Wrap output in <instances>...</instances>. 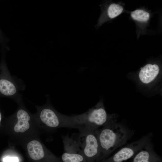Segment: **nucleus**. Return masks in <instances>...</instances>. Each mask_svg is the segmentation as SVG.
Wrapping results in <instances>:
<instances>
[{"label":"nucleus","instance_id":"nucleus-1","mask_svg":"<svg viewBox=\"0 0 162 162\" xmlns=\"http://www.w3.org/2000/svg\"><path fill=\"white\" fill-rule=\"evenodd\" d=\"M100 147V154L97 161L108 158L117 148L125 144L134 132L116 122L94 131Z\"/></svg>","mask_w":162,"mask_h":162},{"label":"nucleus","instance_id":"nucleus-2","mask_svg":"<svg viewBox=\"0 0 162 162\" xmlns=\"http://www.w3.org/2000/svg\"><path fill=\"white\" fill-rule=\"evenodd\" d=\"M74 116L79 131H95L100 127L107 126L116 122L115 117L107 113L101 103H98L84 113Z\"/></svg>","mask_w":162,"mask_h":162},{"label":"nucleus","instance_id":"nucleus-3","mask_svg":"<svg viewBox=\"0 0 162 162\" xmlns=\"http://www.w3.org/2000/svg\"><path fill=\"white\" fill-rule=\"evenodd\" d=\"M77 135L86 162L97 161L100 157V150L94 131H79Z\"/></svg>","mask_w":162,"mask_h":162},{"label":"nucleus","instance_id":"nucleus-4","mask_svg":"<svg viewBox=\"0 0 162 162\" xmlns=\"http://www.w3.org/2000/svg\"><path fill=\"white\" fill-rule=\"evenodd\" d=\"M152 134L150 133L140 139L128 144L112 156L98 162H122L134 156L140 150L151 142Z\"/></svg>","mask_w":162,"mask_h":162},{"label":"nucleus","instance_id":"nucleus-5","mask_svg":"<svg viewBox=\"0 0 162 162\" xmlns=\"http://www.w3.org/2000/svg\"><path fill=\"white\" fill-rule=\"evenodd\" d=\"M64 152L60 158L62 162H86L76 134L62 136Z\"/></svg>","mask_w":162,"mask_h":162},{"label":"nucleus","instance_id":"nucleus-6","mask_svg":"<svg viewBox=\"0 0 162 162\" xmlns=\"http://www.w3.org/2000/svg\"><path fill=\"white\" fill-rule=\"evenodd\" d=\"M132 162H162V160L161 157L154 151L151 142L134 156Z\"/></svg>","mask_w":162,"mask_h":162},{"label":"nucleus","instance_id":"nucleus-7","mask_svg":"<svg viewBox=\"0 0 162 162\" xmlns=\"http://www.w3.org/2000/svg\"><path fill=\"white\" fill-rule=\"evenodd\" d=\"M159 71V67L158 65L147 64L141 68L139 74V79L144 83H150L155 78Z\"/></svg>","mask_w":162,"mask_h":162},{"label":"nucleus","instance_id":"nucleus-8","mask_svg":"<svg viewBox=\"0 0 162 162\" xmlns=\"http://www.w3.org/2000/svg\"><path fill=\"white\" fill-rule=\"evenodd\" d=\"M16 116L18 121L14 127V131L16 133L26 132L30 127L28 122L30 119L29 115L25 110L20 109L17 112Z\"/></svg>","mask_w":162,"mask_h":162},{"label":"nucleus","instance_id":"nucleus-9","mask_svg":"<svg viewBox=\"0 0 162 162\" xmlns=\"http://www.w3.org/2000/svg\"><path fill=\"white\" fill-rule=\"evenodd\" d=\"M17 92L16 87L13 82L5 79L0 80V92L7 96L15 95Z\"/></svg>","mask_w":162,"mask_h":162},{"label":"nucleus","instance_id":"nucleus-10","mask_svg":"<svg viewBox=\"0 0 162 162\" xmlns=\"http://www.w3.org/2000/svg\"><path fill=\"white\" fill-rule=\"evenodd\" d=\"M131 16L134 20L142 22L147 21L150 18L149 13L141 9H137L131 13Z\"/></svg>","mask_w":162,"mask_h":162},{"label":"nucleus","instance_id":"nucleus-11","mask_svg":"<svg viewBox=\"0 0 162 162\" xmlns=\"http://www.w3.org/2000/svg\"><path fill=\"white\" fill-rule=\"evenodd\" d=\"M123 7L119 4L112 3L109 7L107 13L109 17L113 19L117 16L122 12Z\"/></svg>","mask_w":162,"mask_h":162},{"label":"nucleus","instance_id":"nucleus-12","mask_svg":"<svg viewBox=\"0 0 162 162\" xmlns=\"http://www.w3.org/2000/svg\"><path fill=\"white\" fill-rule=\"evenodd\" d=\"M3 162H19L18 158L16 157L7 156L3 159Z\"/></svg>","mask_w":162,"mask_h":162},{"label":"nucleus","instance_id":"nucleus-13","mask_svg":"<svg viewBox=\"0 0 162 162\" xmlns=\"http://www.w3.org/2000/svg\"><path fill=\"white\" fill-rule=\"evenodd\" d=\"M1 114L0 112V122L1 121Z\"/></svg>","mask_w":162,"mask_h":162}]
</instances>
